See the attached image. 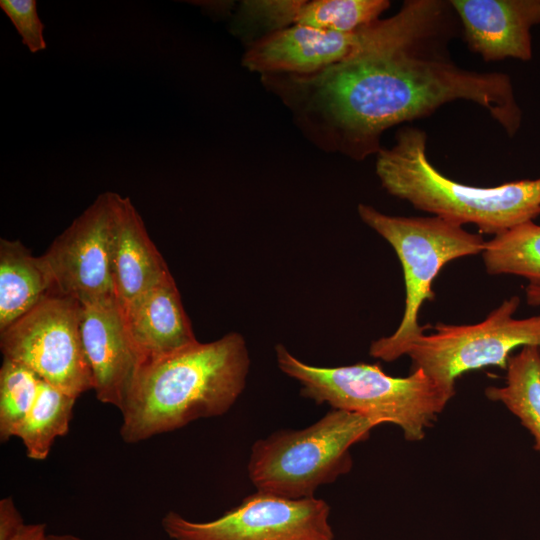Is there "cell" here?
Instances as JSON below:
<instances>
[{
    "instance_id": "cell-1",
    "label": "cell",
    "mask_w": 540,
    "mask_h": 540,
    "mask_svg": "<svg viewBox=\"0 0 540 540\" xmlns=\"http://www.w3.org/2000/svg\"><path fill=\"white\" fill-rule=\"evenodd\" d=\"M459 24L450 1L409 0L379 20L358 55L315 73L271 74L263 81L316 144L355 160L377 154L387 129L457 100L484 108L512 137L522 112L511 78L452 60L448 46Z\"/></svg>"
},
{
    "instance_id": "cell-2",
    "label": "cell",
    "mask_w": 540,
    "mask_h": 540,
    "mask_svg": "<svg viewBox=\"0 0 540 540\" xmlns=\"http://www.w3.org/2000/svg\"><path fill=\"white\" fill-rule=\"evenodd\" d=\"M249 367L246 341L237 332L144 361L121 409L123 441L225 414L245 389Z\"/></svg>"
},
{
    "instance_id": "cell-3",
    "label": "cell",
    "mask_w": 540,
    "mask_h": 540,
    "mask_svg": "<svg viewBox=\"0 0 540 540\" xmlns=\"http://www.w3.org/2000/svg\"><path fill=\"white\" fill-rule=\"evenodd\" d=\"M426 133L404 126L376 154V174L392 196L459 225L499 235L540 215V178L475 187L444 176L428 160Z\"/></svg>"
},
{
    "instance_id": "cell-4",
    "label": "cell",
    "mask_w": 540,
    "mask_h": 540,
    "mask_svg": "<svg viewBox=\"0 0 540 540\" xmlns=\"http://www.w3.org/2000/svg\"><path fill=\"white\" fill-rule=\"evenodd\" d=\"M275 352L279 369L301 385L303 397L396 425L408 441L422 440L455 395L421 369H413L407 377H393L379 364L319 367L299 360L282 344Z\"/></svg>"
},
{
    "instance_id": "cell-5",
    "label": "cell",
    "mask_w": 540,
    "mask_h": 540,
    "mask_svg": "<svg viewBox=\"0 0 540 540\" xmlns=\"http://www.w3.org/2000/svg\"><path fill=\"white\" fill-rule=\"evenodd\" d=\"M378 425L332 409L306 428L274 432L253 444L249 479L260 492L288 499L314 497L318 487L351 470V447L367 440Z\"/></svg>"
},
{
    "instance_id": "cell-6",
    "label": "cell",
    "mask_w": 540,
    "mask_h": 540,
    "mask_svg": "<svg viewBox=\"0 0 540 540\" xmlns=\"http://www.w3.org/2000/svg\"><path fill=\"white\" fill-rule=\"evenodd\" d=\"M361 220L384 238L394 249L402 265L405 307L398 328L391 335L373 341L369 354L385 362L403 355L424 327L419 311L434 299L432 285L441 269L454 259L483 252V238L462 225L440 217H400L384 214L366 204L358 205Z\"/></svg>"
},
{
    "instance_id": "cell-7",
    "label": "cell",
    "mask_w": 540,
    "mask_h": 540,
    "mask_svg": "<svg viewBox=\"0 0 540 540\" xmlns=\"http://www.w3.org/2000/svg\"><path fill=\"white\" fill-rule=\"evenodd\" d=\"M519 305L520 298L512 296L479 323H438L434 333L414 339L405 355L410 357L413 369H421L453 392L457 378L468 371L489 366L506 370L516 348H540V315L515 318Z\"/></svg>"
},
{
    "instance_id": "cell-8",
    "label": "cell",
    "mask_w": 540,
    "mask_h": 540,
    "mask_svg": "<svg viewBox=\"0 0 540 540\" xmlns=\"http://www.w3.org/2000/svg\"><path fill=\"white\" fill-rule=\"evenodd\" d=\"M80 323L81 304L53 291L0 331L3 359L28 367L43 381L78 398L93 390Z\"/></svg>"
},
{
    "instance_id": "cell-9",
    "label": "cell",
    "mask_w": 540,
    "mask_h": 540,
    "mask_svg": "<svg viewBox=\"0 0 540 540\" xmlns=\"http://www.w3.org/2000/svg\"><path fill=\"white\" fill-rule=\"evenodd\" d=\"M329 513L322 499L256 491L217 519L195 522L169 511L161 525L173 540H334Z\"/></svg>"
},
{
    "instance_id": "cell-10",
    "label": "cell",
    "mask_w": 540,
    "mask_h": 540,
    "mask_svg": "<svg viewBox=\"0 0 540 540\" xmlns=\"http://www.w3.org/2000/svg\"><path fill=\"white\" fill-rule=\"evenodd\" d=\"M119 194L105 192L41 255L55 291L81 305L116 298L113 245Z\"/></svg>"
},
{
    "instance_id": "cell-11",
    "label": "cell",
    "mask_w": 540,
    "mask_h": 540,
    "mask_svg": "<svg viewBox=\"0 0 540 540\" xmlns=\"http://www.w3.org/2000/svg\"><path fill=\"white\" fill-rule=\"evenodd\" d=\"M378 21L351 32L293 25L254 41L243 65L262 76L315 73L363 51L375 37Z\"/></svg>"
},
{
    "instance_id": "cell-12",
    "label": "cell",
    "mask_w": 540,
    "mask_h": 540,
    "mask_svg": "<svg viewBox=\"0 0 540 540\" xmlns=\"http://www.w3.org/2000/svg\"><path fill=\"white\" fill-rule=\"evenodd\" d=\"M80 330L97 399L121 411L143 360L117 298L81 305Z\"/></svg>"
},
{
    "instance_id": "cell-13",
    "label": "cell",
    "mask_w": 540,
    "mask_h": 540,
    "mask_svg": "<svg viewBox=\"0 0 540 540\" xmlns=\"http://www.w3.org/2000/svg\"><path fill=\"white\" fill-rule=\"evenodd\" d=\"M469 49L484 61L532 57L531 28L540 0H451Z\"/></svg>"
},
{
    "instance_id": "cell-14",
    "label": "cell",
    "mask_w": 540,
    "mask_h": 540,
    "mask_svg": "<svg viewBox=\"0 0 540 540\" xmlns=\"http://www.w3.org/2000/svg\"><path fill=\"white\" fill-rule=\"evenodd\" d=\"M122 310L130 337L143 362L198 342L172 275Z\"/></svg>"
},
{
    "instance_id": "cell-15",
    "label": "cell",
    "mask_w": 540,
    "mask_h": 540,
    "mask_svg": "<svg viewBox=\"0 0 540 540\" xmlns=\"http://www.w3.org/2000/svg\"><path fill=\"white\" fill-rule=\"evenodd\" d=\"M112 269L115 295L122 308L172 275L140 214L128 197L120 195Z\"/></svg>"
},
{
    "instance_id": "cell-16",
    "label": "cell",
    "mask_w": 540,
    "mask_h": 540,
    "mask_svg": "<svg viewBox=\"0 0 540 540\" xmlns=\"http://www.w3.org/2000/svg\"><path fill=\"white\" fill-rule=\"evenodd\" d=\"M55 291L42 258L19 241L0 239V331Z\"/></svg>"
},
{
    "instance_id": "cell-17",
    "label": "cell",
    "mask_w": 540,
    "mask_h": 540,
    "mask_svg": "<svg viewBox=\"0 0 540 540\" xmlns=\"http://www.w3.org/2000/svg\"><path fill=\"white\" fill-rule=\"evenodd\" d=\"M503 386L485 389L489 400L502 403L529 431L540 452V348L524 346L511 356Z\"/></svg>"
},
{
    "instance_id": "cell-18",
    "label": "cell",
    "mask_w": 540,
    "mask_h": 540,
    "mask_svg": "<svg viewBox=\"0 0 540 540\" xmlns=\"http://www.w3.org/2000/svg\"><path fill=\"white\" fill-rule=\"evenodd\" d=\"M76 400L41 380L35 402L14 434L28 458L45 460L55 440L68 433Z\"/></svg>"
},
{
    "instance_id": "cell-19",
    "label": "cell",
    "mask_w": 540,
    "mask_h": 540,
    "mask_svg": "<svg viewBox=\"0 0 540 540\" xmlns=\"http://www.w3.org/2000/svg\"><path fill=\"white\" fill-rule=\"evenodd\" d=\"M482 258L491 275L511 274L540 281V225L528 221L485 244Z\"/></svg>"
},
{
    "instance_id": "cell-20",
    "label": "cell",
    "mask_w": 540,
    "mask_h": 540,
    "mask_svg": "<svg viewBox=\"0 0 540 540\" xmlns=\"http://www.w3.org/2000/svg\"><path fill=\"white\" fill-rule=\"evenodd\" d=\"M389 6L387 0H303L295 25L351 32L377 21Z\"/></svg>"
},
{
    "instance_id": "cell-21",
    "label": "cell",
    "mask_w": 540,
    "mask_h": 540,
    "mask_svg": "<svg viewBox=\"0 0 540 540\" xmlns=\"http://www.w3.org/2000/svg\"><path fill=\"white\" fill-rule=\"evenodd\" d=\"M41 378L28 367L3 359L0 368V439L6 442L32 408Z\"/></svg>"
},
{
    "instance_id": "cell-22",
    "label": "cell",
    "mask_w": 540,
    "mask_h": 540,
    "mask_svg": "<svg viewBox=\"0 0 540 540\" xmlns=\"http://www.w3.org/2000/svg\"><path fill=\"white\" fill-rule=\"evenodd\" d=\"M303 0L245 1L239 10L238 20L261 27L270 35L295 25Z\"/></svg>"
},
{
    "instance_id": "cell-23",
    "label": "cell",
    "mask_w": 540,
    "mask_h": 540,
    "mask_svg": "<svg viewBox=\"0 0 540 540\" xmlns=\"http://www.w3.org/2000/svg\"><path fill=\"white\" fill-rule=\"evenodd\" d=\"M0 7L17 29L22 43L31 53L46 48L43 36L44 24L38 16L36 1L1 0Z\"/></svg>"
},
{
    "instance_id": "cell-24",
    "label": "cell",
    "mask_w": 540,
    "mask_h": 540,
    "mask_svg": "<svg viewBox=\"0 0 540 540\" xmlns=\"http://www.w3.org/2000/svg\"><path fill=\"white\" fill-rule=\"evenodd\" d=\"M22 515L12 497L0 500V540H11L24 527Z\"/></svg>"
},
{
    "instance_id": "cell-25",
    "label": "cell",
    "mask_w": 540,
    "mask_h": 540,
    "mask_svg": "<svg viewBox=\"0 0 540 540\" xmlns=\"http://www.w3.org/2000/svg\"><path fill=\"white\" fill-rule=\"evenodd\" d=\"M11 540H50L43 523L25 524Z\"/></svg>"
},
{
    "instance_id": "cell-26",
    "label": "cell",
    "mask_w": 540,
    "mask_h": 540,
    "mask_svg": "<svg viewBox=\"0 0 540 540\" xmlns=\"http://www.w3.org/2000/svg\"><path fill=\"white\" fill-rule=\"evenodd\" d=\"M526 301L531 306H540V281H529L525 289Z\"/></svg>"
},
{
    "instance_id": "cell-27",
    "label": "cell",
    "mask_w": 540,
    "mask_h": 540,
    "mask_svg": "<svg viewBox=\"0 0 540 540\" xmlns=\"http://www.w3.org/2000/svg\"><path fill=\"white\" fill-rule=\"evenodd\" d=\"M50 540H83L72 534H49Z\"/></svg>"
}]
</instances>
